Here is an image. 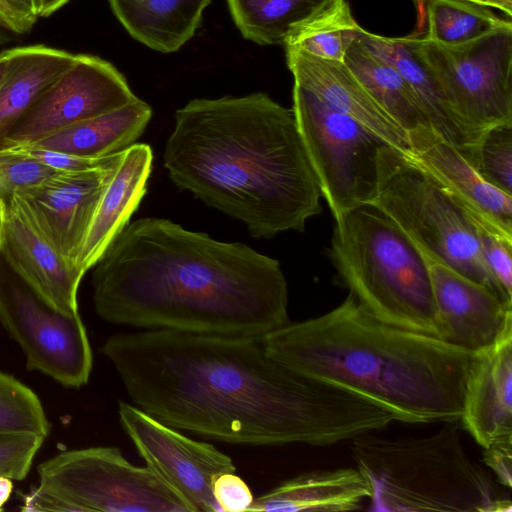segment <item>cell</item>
Masks as SVG:
<instances>
[{
	"label": "cell",
	"instance_id": "obj_1",
	"mask_svg": "<svg viewBox=\"0 0 512 512\" xmlns=\"http://www.w3.org/2000/svg\"><path fill=\"white\" fill-rule=\"evenodd\" d=\"M101 353L140 409L173 428L228 443L324 446L394 420L276 362L260 339L150 329L112 335Z\"/></svg>",
	"mask_w": 512,
	"mask_h": 512
},
{
	"label": "cell",
	"instance_id": "obj_2",
	"mask_svg": "<svg viewBox=\"0 0 512 512\" xmlns=\"http://www.w3.org/2000/svg\"><path fill=\"white\" fill-rule=\"evenodd\" d=\"M93 267L95 310L114 324L261 339L289 323L276 259L168 219L127 224Z\"/></svg>",
	"mask_w": 512,
	"mask_h": 512
},
{
	"label": "cell",
	"instance_id": "obj_3",
	"mask_svg": "<svg viewBox=\"0 0 512 512\" xmlns=\"http://www.w3.org/2000/svg\"><path fill=\"white\" fill-rule=\"evenodd\" d=\"M163 152L173 183L243 222L256 238L304 231L321 192L292 109L265 93L193 99Z\"/></svg>",
	"mask_w": 512,
	"mask_h": 512
},
{
	"label": "cell",
	"instance_id": "obj_4",
	"mask_svg": "<svg viewBox=\"0 0 512 512\" xmlns=\"http://www.w3.org/2000/svg\"><path fill=\"white\" fill-rule=\"evenodd\" d=\"M286 368L385 410L394 420H460L474 353L385 323L351 293L329 312L260 339Z\"/></svg>",
	"mask_w": 512,
	"mask_h": 512
},
{
	"label": "cell",
	"instance_id": "obj_5",
	"mask_svg": "<svg viewBox=\"0 0 512 512\" xmlns=\"http://www.w3.org/2000/svg\"><path fill=\"white\" fill-rule=\"evenodd\" d=\"M425 436L353 437L356 468L371 491V510L385 512H510L489 474L463 447L459 420Z\"/></svg>",
	"mask_w": 512,
	"mask_h": 512
},
{
	"label": "cell",
	"instance_id": "obj_6",
	"mask_svg": "<svg viewBox=\"0 0 512 512\" xmlns=\"http://www.w3.org/2000/svg\"><path fill=\"white\" fill-rule=\"evenodd\" d=\"M329 257L350 293L375 317L438 338L427 261L377 208L367 204L335 218Z\"/></svg>",
	"mask_w": 512,
	"mask_h": 512
},
{
	"label": "cell",
	"instance_id": "obj_7",
	"mask_svg": "<svg viewBox=\"0 0 512 512\" xmlns=\"http://www.w3.org/2000/svg\"><path fill=\"white\" fill-rule=\"evenodd\" d=\"M376 164L369 205L391 219L426 258L512 302L488 271L476 226L464 208L409 155L384 144Z\"/></svg>",
	"mask_w": 512,
	"mask_h": 512
},
{
	"label": "cell",
	"instance_id": "obj_8",
	"mask_svg": "<svg viewBox=\"0 0 512 512\" xmlns=\"http://www.w3.org/2000/svg\"><path fill=\"white\" fill-rule=\"evenodd\" d=\"M39 488L76 512H193L149 466H135L115 447L61 452L38 468Z\"/></svg>",
	"mask_w": 512,
	"mask_h": 512
},
{
	"label": "cell",
	"instance_id": "obj_9",
	"mask_svg": "<svg viewBox=\"0 0 512 512\" xmlns=\"http://www.w3.org/2000/svg\"><path fill=\"white\" fill-rule=\"evenodd\" d=\"M292 111L308 160L334 219L369 204L377 151L385 143L356 119L294 84Z\"/></svg>",
	"mask_w": 512,
	"mask_h": 512
},
{
	"label": "cell",
	"instance_id": "obj_10",
	"mask_svg": "<svg viewBox=\"0 0 512 512\" xmlns=\"http://www.w3.org/2000/svg\"><path fill=\"white\" fill-rule=\"evenodd\" d=\"M453 110L470 126L512 122V23L475 40L445 45L409 37Z\"/></svg>",
	"mask_w": 512,
	"mask_h": 512
},
{
	"label": "cell",
	"instance_id": "obj_11",
	"mask_svg": "<svg viewBox=\"0 0 512 512\" xmlns=\"http://www.w3.org/2000/svg\"><path fill=\"white\" fill-rule=\"evenodd\" d=\"M0 322L24 352L28 369L66 387L88 382L93 356L80 314L56 309L9 268L0 270Z\"/></svg>",
	"mask_w": 512,
	"mask_h": 512
},
{
	"label": "cell",
	"instance_id": "obj_12",
	"mask_svg": "<svg viewBox=\"0 0 512 512\" xmlns=\"http://www.w3.org/2000/svg\"><path fill=\"white\" fill-rule=\"evenodd\" d=\"M137 97L110 62L76 54L8 130L0 147L33 144L78 122L124 106Z\"/></svg>",
	"mask_w": 512,
	"mask_h": 512
},
{
	"label": "cell",
	"instance_id": "obj_13",
	"mask_svg": "<svg viewBox=\"0 0 512 512\" xmlns=\"http://www.w3.org/2000/svg\"><path fill=\"white\" fill-rule=\"evenodd\" d=\"M118 413L122 428L147 466L161 476L193 512H221L212 485L219 475L236 471L228 455L210 443L186 437L126 402H119Z\"/></svg>",
	"mask_w": 512,
	"mask_h": 512
},
{
	"label": "cell",
	"instance_id": "obj_14",
	"mask_svg": "<svg viewBox=\"0 0 512 512\" xmlns=\"http://www.w3.org/2000/svg\"><path fill=\"white\" fill-rule=\"evenodd\" d=\"M123 151L104 166L58 171L37 185L16 193L48 240L75 266Z\"/></svg>",
	"mask_w": 512,
	"mask_h": 512
},
{
	"label": "cell",
	"instance_id": "obj_15",
	"mask_svg": "<svg viewBox=\"0 0 512 512\" xmlns=\"http://www.w3.org/2000/svg\"><path fill=\"white\" fill-rule=\"evenodd\" d=\"M425 259L432 283L438 339L477 353L494 345L512 329V302L443 264Z\"/></svg>",
	"mask_w": 512,
	"mask_h": 512
},
{
	"label": "cell",
	"instance_id": "obj_16",
	"mask_svg": "<svg viewBox=\"0 0 512 512\" xmlns=\"http://www.w3.org/2000/svg\"><path fill=\"white\" fill-rule=\"evenodd\" d=\"M0 253L8 268L50 305L79 314L77 293L85 273L54 247L17 194L7 201Z\"/></svg>",
	"mask_w": 512,
	"mask_h": 512
},
{
	"label": "cell",
	"instance_id": "obj_17",
	"mask_svg": "<svg viewBox=\"0 0 512 512\" xmlns=\"http://www.w3.org/2000/svg\"><path fill=\"white\" fill-rule=\"evenodd\" d=\"M285 52L294 84L356 119L386 145L410 154L407 133L381 108L345 62L323 59L294 47H285Z\"/></svg>",
	"mask_w": 512,
	"mask_h": 512
},
{
	"label": "cell",
	"instance_id": "obj_18",
	"mask_svg": "<svg viewBox=\"0 0 512 512\" xmlns=\"http://www.w3.org/2000/svg\"><path fill=\"white\" fill-rule=\"evenodd\" d=\"M409 156L474 219L512 236V195L485 181L431 128L410 134Z\"/></svg>",
	"mask_w": 512,
	"mask_h": 512
},
{
	"label": "cell",
	"instance_id": "obj_19",
	"mask_svg": "<svg viewBox=\"0 0 512 512\" xmlns=\"http://www.w3.org/2000/svg\"><path fill=\"white\" fill-rule=\"evenodd\" d=\"M459 421L483 448L512 438V329L474 353Z\"/></svg>",
	"mask_w": 512,
	"mask_h": 512
},
{
	"label": "cell",
	"instance_id": "obj_20",
	"mask_svg": "<svg viewBox=\"0 0 512 512\" xmlns=\"http://www.w3.org/2000/svg\"><path fill=\"white\" fill-rule=\"evenodd\" d=\"M359 39L406 80L431 128L471 164L484 132L467 124L451 107L439 85L418 59L409 37L390 38L361 29Z\"/></svg>",
	"mask_w": 512,
	"mask_h": 512
},
{
	"label": "cell",
	"instance_id": "obj_21",
	"mask_svg": "<svg viewBox=\"0 0 512 512\" xmlns=\"http://www.w3.org/2000/svg\"><path fill=\"white\" fill-rule=\"evenodd\" d=\"M152 159V150L147 144L134 143L123 151L76 262L84 273L97 263L138 208L146 192Z\"/></svg>",
	"mask_w": 512,
	"mask_h": 512
},
{
	"label": "cell",
	"instance_id": "obj_22",
	"mask_svg": "<svg viewBox=\"0 0 512 512\" xmlns=\"http://www.w3.org/2000/svg\"><path fill=\"white\" fill-rule=\"evenodd\" d=\"M370 496V487L357 468L314 471L254 498L248 511H354Z\"/></svg>",
	"mask_w": 512,
	"mask_h": 512
},
{
	"label": "cell",
	"instance_id": "obj_23",
	"mask_svg": "<svg viewBox=\"0 0 512 512\" xmlns=\"http://www.w3.org/2000/svg\"><path fill=\"white\" fill-rule=\"evenodd\" d=\"M151 116V107L137 97L124 106L25 145L84 158H104L133 145L142 135Z\"/></svg>",
	"mask_w": 512,
	"mask_h": 512
},
{
	"label": "cell",
	"instance_id": "obj_24",
	"mask_svg": "<svg viewBox=\"0 0 512 512\" xmlns=\"http://www.w3.org/2000/svg\"><path fill=\"white\" fill-rule=\"evenodd\" d=\"M210 1L109 0V3L134 39L153 50L171 53L193 37Z\"/></svg>",
	"mask_w": 512,
	"mask_h": 512
},
{
	"label": "cell",
	"instance_id": "obj_25",
	"mask_svg": "<svg viewBox=\"0 0 512 512\" xmlns=\"http://www.w3.org/2000/svg\"><path fill=\"white\" fill-rule=\"evenodd\" d=\"M76 54L43 44L20 46L0 86V143L39 95L73 63Z\"/></svg>",
	"mask_w": 512,
	"mask_h": 512
},
{
	"label": "cell",
	"instance_id": "obj_26",
	"mask_svg": "<svg viewBox=\"0 0 512 512\" xmlns=\"http://www.w3.org/2000/svg\"><path fill=\"white\" fill-rule=\"evenodd\" d=\"M344 62L408 136L431 128L406 80L392 65L373 54L359 37L348 48Z\"/></svg>",
	"mask_w": 512,
	"mask_h": 512
},
{
	"label": "cell",
	"instance_id": "obj_27",
	"mask_svg": "<svg viewBox=\"0 0 512 512\" xmlns=\"http://www.w3.org/2000/svg\"><path fill=\"white\" fill-rule=\"evenodd\" d=\"M361 29L346 0H324L289 30L283 45L344 62Z\"/></svg>",
	"mask_w": 512,
	"mask_h": 512
},
{
	"label": "cell",
	"instance_id": "obj_28",
	"mask_svg": "<svg viewBox=\"0 0 512 512\" xmlns=\"http://www.w3.org/2000/svg\"><path fill=\"white\" fill-rule=\"evenodd\" d=\"M324 0H227L232 18L247 40L283 44L289 30Z\"/></svg>",
	"mask_w": 512,
	"mask_h": 512
},
{
	"label": "cell",
	"instance_id": "obj_29",
	"mask_svg": "<svg viewBox=\"0 0 512 512\" xmlns=\"http://www.w3.org/2000/svg\"><path fill=\"white\" fill-rule=\"evenodd\" d=\"M428 39L457 45L475 40L508 23L490 7L468 0H428Z\"/></svg>",
	"mask_w": 512,
	"mask_h": 512
},
{
	"label": "cell",
	"instance_id": "obj_30",
	"mask_svg": "<svg viewBox=\"0 0 512 512\" xmlns=\"http://www.w3.org/2000/svg\"><path fill=\"white\" fill-rule=\"evenodd\" d=\"M51 424L38 396L0 371V432H30L47 437Z\"/></svg>",
	"mask_w": 512,
	"mask_h": 512
},
{
	"label": "cell",
	"instance_id": "obj_31",
	"mask_svg": "<svg viewBox=\"0 0 512 512\" xmlns=\"http://www.w3.org/2000/svg\"><path fill=\"white\" fill-rule=\"evenodd\" d=\"M471 165L485 181L512 195V122L484 130Z\"/></svg>",
	"mask_w": 512,
	"mask_h": 512
},
{
	"label": "cell",
	"instance_id": "obj_32",
	"mask_svg": "<svg viewBox=\"0 0 512 512\" xmlns=\"http://www.w3.org/2000/svg\"><path fill=\"white\" fill-rule=\"evenodd\" d=\"M58 171L9 147H0V195L14 194L37 185Z\"/></svg>",
	"mask_w": 512,
	"mask_h": 512
},
{
	"label": "cell",
	"instance_id": "obj_33",
	"mask_svg": "<svg viewBox=\"0 0 512 512\" xmlns=\"http://www.w3.org/2000/svg\"><path fill=\"white\" fill-rule=\"evenodd\" d=\"M472 221L477 229L481 253L488 271L506 297L512 300V236L473 219Z\"/></svg>",
	"mask_w": 512,
	"mask_h": 512
},
{
	"label": "cell",
	"instance_id": "obj_34",
	"mask_svg": "<svg viewBox=\"0 0 512 512\" xmlns=\"http://www.w3.org/2000/svg\"><path fill=\"white\" fill-rule=\"evenodd\" d=\"M44 440L30 432H0V476L23 480Z\"/></svg>",
	"mask_w": 512,
	"mask_h": 512
},
{
	"label": "cell",
	"instance_id": "obj_35",
	"mask_svg": "<svg viewBox=\"0 0 512 512\" xmlns=\"http://www.w3.org/2000/svg\"><path fill=\"white\" fill-rule=\"evenodd\" d=\"M5 147L21 152L56 171H80L101 167L108 164L117 154L104 158L91 159L43 149L33 145H12Z\"/></svg>",
	"mask_w": 512,
	"mask_h": 512
},
{
	"label": "cell",
	"instance_id": "obj_36",
	"mask_svg": "<svg viewBox=\"0 0 512 512\" xmlns=\"http://www.w3.org/2000/svg\"><path fill=\"white\" fill-rule=\"evenodd\" d=\"M212 493L221 512L248 511L254 500L246 482L235 472L223 473L216 477Z\"/></svg>",
	"mask_w": 512,
	"mask_h": 512
},
{
	"label": "cell",
	"instance_id": "obj_37",
	"mask_svg": "<svg viewBox=\"0 0 512 512\" xmlns=\"http://www.w3.org/2000/svg\"><path fill=\"white\" fill-rule=\"evenodd\" d=\"M483 461L506 488L512 486V438L493 442L483 448Z\"/></svg>",
	"mask_w": 512,
	"mask_h": 512
},
{
	"label": "cell",
	"instance_id": "obj_38",
	"mask_svg": "<svg viewBox=\"0 0 512 512\" xmlns=\"http://www.w3.org/2000/svg\"><path fill=\"white\" fill-rule=\"evenodd\" d=\"M22 510L76 512L75 508L70 504L39 487L25 496Z\"/></svg>",
	"mask_w": 512,
	"mask_h": 512
},
{
	"label": "cell",
	"instance_id": "obj_39",
	"mask_svg": "<svg viewBox=\"0 0 512 512\" xmlns=\"http://www.w3.org/2000/svg\"><path fill=\"white\" fill-rule=\"evenodd\" d=\"M24 33L33 28L39 18L38 0H2Z\"/></svg>",
	"mask_w": 512,
	"mask_h": 512
},
{
	"label": "cell",
	"instance_id": "obj_40",
	"mask_svg": "<svg viewBox=\"0 0 512 512\" xmlns=\"http://www.w3.org/2000/svg\"><path fill=\"white\" fill-rule=\"evenodd\" d=\"M23 34L25 33L14 16L0 0V44H7Z\"/></svg>",
	"mask_w": 512,
	"mask_h": 512
},
{
	"label": "cell",
	"instance_id": "obj_41",
	"mask_svg": "<svg viewBox=\"0 0 512 512\" xmlns=\"http://www.w3.org/2000/svg\"><path fill=\"white\" fill-rule=\"evenodd\" d=\"M70 0H38L39 17H49L65 6Z\"/></svg>",
	"mask_w": 512,
	"mask_h": 512
},
{
	"label": "cell",
	"instance_id": "obj_42",
	"mask_svg": "<svg viewBox=\"0 0 512 512\" xmlns=\"http://www.w3.org/2000/svg\"><path fill=\"white\" fill-rule=\"evenodd\" d=\"M16 48L17 47H13L0 52V86L8 73L12 59L16 53Z\"/></svg>",
	"mask_w": 512,
	"mask_h": 512
},
{
	"label": "cell",
	"instance_id": "obj_43",
	"mask_svg": "<svg viewBox=\"0 0 512 512\" xmlns=\"http://www.w3.org/2000/svg\"><path fill=\"white\" fill-rule=\"evenodd\" d=\"M13 490L12 479L0 476V511L4 504L8 501Z\"/></svg>",
	"mask_w": 512,
	"mask_h": 512
},
{
	"label": "cell",
	"instance_id": "obj_44",
	"mask_svg": "<svg viewBox=\"0 0 512 512\" xmlns=\"http://www.w3.org/2000/svg\"><path fill=\"white\" fill-rule=\"evenodd\" d=\"M486 4L490 8H496L503 12L508 19L512 16V0H486Z\"/></svg>",
	"mask_w": 512,
	"mask_h": 512
},
{
	"label": "cell",
	"instance_id": "obj_45",
	"mask_svg": "<svg viewBox=\"0 0 512 512\" xmlns=\"http://www.w3.org/2000/svg\"><path fill=\"white\" fill-rule=\"evenodd\" d=\"M7 221V201L0 195V248L2 245Z\"/></svg>",
	"mask_w": 512,
	"mask_h": 512
},
{
	"label": "cell",
	"instance_id": "obj_46",
	"mask_svg": "<svg viewBox=\"0 0 512 512\" xmlns=\"http://www.w3.org/2000/svg\"><path fill=\"white\" fill-rule=\"evenodd\" d=\"M468 1L487 6L486 0H468Z\"/></svg>",
	"mask_w": 512,
	"mask_h": 512
}]
</instances>
